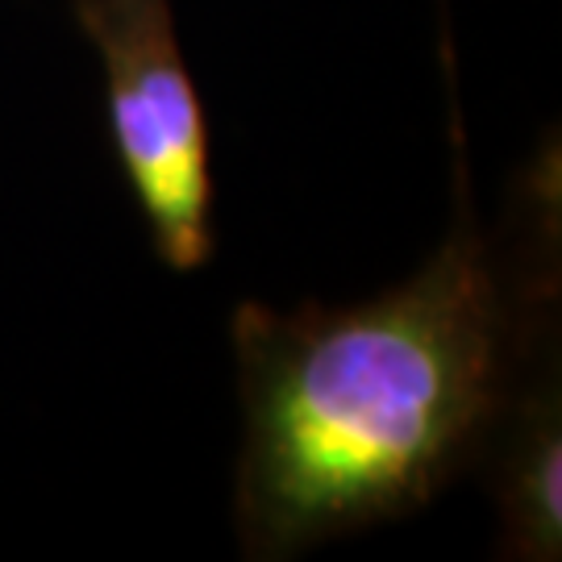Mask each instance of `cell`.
I'll list each match as a JSON object with an SVG mask.
<instances>
[{
    "label": "cell",
    "instance_id": "3",
    "mask_svg": "<svg viewBox=\"0 0 562 562\" xmlns=\"http://www.w3.org/2000/svg\"><path fill=\"white\" fill-rule=\"evenodd\" d=\"M562 288L525 308L517 359L475 467L487 471L501 559L562 554Z\"/></svg>",
    "mask_w": 562,
    "mask_h": 562
},
{
    "label": "cell",
    "instance_id": "1",
    "mask_svg": "<svg viewBox=\"0 0 562 562\" xmlns=\"http://www.w3.org/2000/svg\"><path fill=\"white\" fill-rule=\"evenodd\" d=\"M450 225L429 259L359 304L229 317L241 442V559L283 562L401 521L471 471L492 434L529 301L562 280L559 146L533 150L508 217L487 234L471 201L450 0H438Z\"/></svg>",
    "mask_w": 562,
    "mask_h": 562
},
{
    "label": "cell",
    "instance_id": "2",
    "mask_svg": "<svg viewBox=\"0 0 562 562\" xmlns=\"http://www.w3.org/2000/svg\"><path fill=\"white\" fill-rule=\"evenodd\" d=\"M71 9L101 63L113 150L150 246L171 271H201L217 255V183L176 0H76Z\"/></svg>",
    "mask_w": 562,
    "mask_h": 562
}]
</instances>
